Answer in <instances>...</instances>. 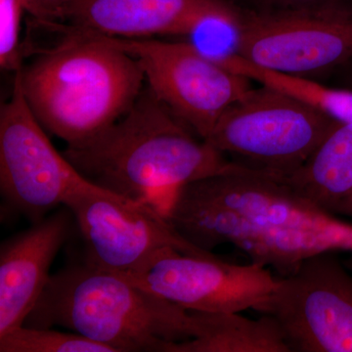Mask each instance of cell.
Here are the masks:
<instances>
[{
	"mask_svg": "<svg viewBox=\"0 0 352 352\" xmlns=\"http://www.w3.org/2000/svg\"><path fill=\"white\" fill-rule=\"evenodd\" d=\"M166 217L199 249L235 245L279 277L316 254H352L351 222L308 203L276 176L240 164L184 185Z\"/></svg>",
	"mask_w": 352,
	"mask_h": 352,
	"instance_id": "1",
	"label": "cell"
},
{
	"mask_svg": "<svg viewBox=\"0 0 352 352\" xmlns=\"http://www.w3.org/2000/svg\"><path fill=\"white\" fill-rule=\"evenodd\" d=\"M195 135L146 87L126 115L63 154L95 186L166 215L184 185L238 164Z\"/></svg>",
	"mask_w": 352,
	"mask_h": 352,
	"instance_id": "2",
	"label": "cell"
},
{
	"mask_svg": "<svg viewBox=\"0 0 352 352\" xmlns=\"http://www.w3.org/2000/svg\"><path fill=\"white\" fill-rule=\"evenodd\" d=\"M32 23L60 38L32 52V61L16 73L25 100L48 133L67 146L82 144L129 112L144 88V72L101 34L63 23Z\"/></svg>",
	"mask_w": 352,
	"mask_h": 352,
	"instance_id": "3",
	"label": "cell"
},
{
	"mask_svg": "<svg viewBox=\"0 0 352 352\" xmlns=\"http://www.w3.org/2000/svg\"><path fill=\"white\" fill-rule=\"evenodd\" d=\"M24 325L68 329L115 352H168L194 336L191 311L87 261L51 275Z\"/></svg>",
	"mask_w": 352,
	"mask_h": 352,
	"instance_id": "4",
	"label": "cell"
},
{
	"mask_svg": "<svg viewBox=\"0 0 352 352\" xmlns=\"http://www.w3.org/2000/svg\"><path fill=\"white\" fill-rule=\"evenodd\" d=\"M336 120L294 95L261 85L227 109L206 141L236 163L283 179L305 163Z\"/></svg>",
	"mask_w": 352,
	"mask_h": 352,
	"instance_id": "5",
	"label": "cell"
},
{
	"mask_svg": "<svg viewBox=\"0 0 352 352\" xmlns=\"http://www.w3.org/2000/svg\"><path fill=\"white\" fill-rule=\"evenodd\" d=\"M235 54L261 68L315 80L352 59V6L240 8Z\"/></svg>",
	"mask_w": 352,
	"mask_h": 352,
	"instance_id": "6",
	"label": "cell"
},
{
	"mask_svg": "<svg viewBox=\"0 0 352 352\" xmlns=\"http://www.w3.org/2000/svg\"><path fill=\"white\" fill-rule=\"evenodd\" d=\"M105 38L138 59L147 87L203 140L227 109L252 88L249 78L189 41Z\"/></svg>",
	"mask_w": 352,
	"mask_h": 352,
	"instance_id": "7",
	"label": "cell"
},
{
	"mask_svg": "<svg viewBox=\"0 0 352 352\" xmlns=\"http://www.w3.org/2000/svg\"><path fill=\"white\" fill-rule=\"evenodd\" d=\"M47 133L14 74L12 94L0 109V191L7 205L32 223L76 194L99 188L58 151Z\"/></svg>",
	"mask_w": 352,
	"mask_h": 352,
	"instance_id": "8",
	"label": "cell"
},
{
	"mask_svg": "<svg viewBox=\"0 0 352 352\" xmlns=\"http://www.w3.org/2000/svg\"><path fill=\"white\" fill-rule=\"evenodd\" d=\"M336 252L303 261L256 311L268 315L291 352H352V275Z\"/></svg>",
	"mask_w": 352,
	"mask_h": 352,
	"instance_id": "9",
	"label": "cell"
},
{
	"mask_svg": "<svg viewBox=\"0 0 352 352\" xmlns=\"http://www.w3.org/2000/svg\"><path fill=\"white\" fill-rule=\"evenodd\" d=\"M64 207L82 234L85 261L122 276L142 272L170 251L212 252L190 244L157 208L101 188L80 192Z\"/></svg>",
	"mask_w": 352,
	"mask_h": 352,
	"instance_id": "10",
	"label": "cell"
},
{
	"mask_svg": "<svg viewBox=\"0 0 352 352\" xmlns=\"http://www.w3.org/2000/svg\"><path fill=\"white\" fill-rule=\"evenodd\" d=\"M122 277L188 311L201 312L256 310L277 285L266 266L226 263L212 252L170 251L142 272Z\"/></svg>",
	"mask_w": 352,
	"mask_h": 352,
	"instance_id": "11",
	"label": "cell"
},
{
	"mask_svg": "<svg viewBox=\"0 0 352 352\" xmlns=\"http://www.w3.org/2000/svg\"><path fill=\"white\" fill-rule=\"evenodd\" d=\"M240 8L230 0H71L59 22L109 38L190 36L208 21L231 30Z\"/></svg>",
	"mask_w": 352,
	"mask_h": 352,
	"instance_id": "12",
	"label": "cell"
},
{
	"mask_svg": "<svg viewBox=\"0 0 352 352\" xmlns=\"http://www.w3.org/2000/svg\"><path fill=\"white\" fill-rule=\"evenodd\" d=\"M0 248V335L24 325L50 279V267L72 231L64 207Z\"/></svg>",
	"mask_w": 352,
	"mask_h": 352,
	"instance_id": "13",
	"label": "cell"
},
{
	"mask_svg": "<svg viewBox=\"0 0 352 352\" xmlns=\"http://www.w3.org/2000/svg\"><path fill=\"white\" fill-rule=\"evenodd\" d=\"M281 180L300 198L333 214L352 192V122L336 120L305 163Z\"/></svg>",
	"mask_w": 352,
	"mask_h": 352,
	"instance_id": "14",
	"label": "cell"
},
{
	"mask_svg": "<svg viewBox=\"0 0 352 352\" xmlns=\"http://www.w3.org/2000/svg\"><path fill=\"white\" fill-rule=\"evenodd\" d=\"M194 336L168 352H291L272 317L250 319L241 312L191 311Z\"/></svg>",
	"mask_w": 352,
	"mask_h": 352,
	"instance_id": "15",
	"label": "cell"
},
{
	"mask_svg": "<svg viewBox=\"0 0 352 352\" xmlns=\"http://www.w3.org/2000/svg\"><path fill=\"white\" fill-rule=\"evenodd\" d=\"M229 68L250 80L282 90L311 104L333 119L352 122V91L337 87H327L310 78L284 75L261 68L234 55L228 61Z\"/></svg>",
	"mask_w": 352,
	"mask_h": 352,
	"instance_id": "16",
	"label": "cell"
},
{
	"mask_svg": "<svg viewBox=\"0 0 352 352\" xmlns=\"http://www.w3.org/2000/svg\"><path fill=\"white\" fill-rule=\"evenodd\" d=\"M0 352H115L76 333L18 326L0 335Z\"/></svg>",
	"mask_w": 352,
	"mask_h": 352,
	"instance_id": "17",
	"label": "cell"
},
{
	"mask_svg": "<svg viewBox=\"0 0 352 352\" xmlns=\"http://www.w3.org/2000/svg\"><path fill=\"white\" fill-rule=\"evenodd\" d=\"M23 0H0V67L3 71L17 73L23 67L21 27Z\"/></svg>",
	"mask_w": 352,
	"mask_h": 352,
	"instance_id": "18",
	"label": "cell"
},
{
	"mask_svg": "<svg viewBox=\"0 0 352 352\" xmlns=\"http://www.w3.org/2000/svg\"><path fill=\"white\" fill-rule=\"evenodd\" d=\"M239 8L254 11L352 6V0H230Z\"/></svg>",
	"mask_w": 352,
	"mask_h": 352,
	"instance_id": "19",
	"label": "cell"
},
{
	"mask_svg": "<svg viewBox=\"0 0 352 352\" xmlns=\"http://www.w3.org/2000/svg\"><path fill=\"white\" fill-rule=\"evenodd\" d=\"M71 0H23L25 11L31 19L43 23H58L62 10Z\"/></svg>",
	"mask_w": 352,
	"mask_h": 352,
	"instance_id": "20",
	"label": "cell"
},
{
	"mask_svg": "<svg viewBox=\"0 0 352 352\" xmlns=\"http://www.w3.org/2000/svg\"><path fill=\"white\" fill-rule=\"evenodd\" d=\"M333 75H335L337 87L344 88L352 91V59L338 69Z\"/></svg>",
	"mask_w": 352,
	"mask_h": 352,
	"instance_id": "21",
	"label": "cell"
},
{
	"mask_svg": "<svg viewBox=\"0 0 352 352\" xmlns=\"http://www.w3.org/2000/svg\"><path fill=\"white\" fill-rule=\"evenodd\" d=\"M333 214L344 215V217H351L352 219V192L346 199L340 201Z\"/></svg>",
	"mask_w": 352,
	"mask_h": 352,
	"instance_id": "22",
	"label": "cell"
}]
</instances>
